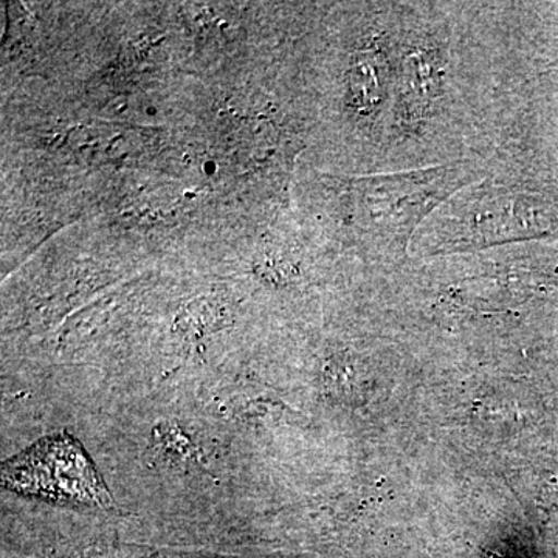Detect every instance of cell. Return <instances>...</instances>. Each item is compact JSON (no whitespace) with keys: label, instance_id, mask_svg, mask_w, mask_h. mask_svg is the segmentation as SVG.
<instances>
[{"label":"cell","instance_id":"cell-1","mask_svg":"<svg viewBox=\"0 0 558 558\" xmlns=\"http://www.w3.org/2000/svg\"><path fill=\"white\" fill-rule=\"evenodd\" d=\"M5 486L20 494L106 508L108 488L78 440L68 435L39 440L5 462Z\"/></svg>","mask_w":558,"mask_h":558},{"label":"cell","instance_id":"cell-2","mask_svg":"<svg viewBox=\"0 0 558 558\" xmlns=\"http://www.w3.org/2000/svg\"><path fill=\"white\" fill-rule=\"evenodd\" d=\"M359 183L363 223L379 244H407L410 234L432 208L457 189V171L449 168L379 175Z\"/></svg>","mask_w":558,"mask_h":558},{"label":"cell","instance_id":"cell-3","mask_svg":"<svg viewBox=\"0 0 558 558\" xmlns=\"http://www.w3.org/2000/svg\"><path fill=\"white\" fill-rule=\"evenodd\" d=\"M480 207L468 215L469 233L462 238V244L509 240V238L535 236L549 229V222L543 219V213L529 202H480Z\"/></svg>","mask_w":558,"mask_h":558},{"label":"cell","instance_id":"cell-4","mask_svg":"<svg viewBox=\"0 0 558 558\" xmlns=\"http://www.w3.org/2000/svg\"><path fill=\"white\" fill-rule=\"evenodd\" d=\"M409 73L403 78V105H411L414 112H421L425 106L429 105L435 98L436 90L440 84V65L436 57L425 51V53L411 54L409 60Z\"/></svg>","mask_w":558,"mask_h":558},{"label":"cell","instance_id":"cell-5","mask_svg":"<svg viewBox=\"0 0 558 558\" xmlns=\"http://www.w3.org/2000/svg\"><path fill=\"white\" fill-rule=\"evenodd\" d=\"M351 90L355 106L369 113L381 100L379 69L369 60H360L351 70Z\"/></svg>","mask_w":558,"mask_h":558}]
</instances>
